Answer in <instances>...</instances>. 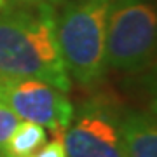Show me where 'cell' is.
Instances as JSON below:
<instances>
[{"label": "cell", "instance_id": "1", "mask_svg": "<svg viewBox=\"0 0 157 157\" xmlns=\"http://www.w3.org/2000/svg\"><path fill=\"white\" fill-rule=\"evenodd\" d=\"M0 11V75L40 78L68 93L72 77L56 40V11L51 4H26Z\"/></svg>", "mask_w": 157, "mask_h": 157}, {"label": "cell", "instance_id": "2", "mask_svg": "<svg viewBox=\"0 0 157 157\" xmlns=\"http://www.w3.org/2000/svg\"><path fill=\"white\" fill-rule=\"evenodd\" d=\"M110 0H68L56 14V40L68 70L78 84L98 82L107 70L105 35Z\"/></svg>", "mask_w": 157, "mask_h": 157}, {"label": "cell", "instance_id": "3", "mask_svg": "<svg viewBox=\"0 0 157 157\" xmlns=\"http://www.w3.org/2000/svg\"><path fill=\"white\" fill-rule=\"evenodd\" d=\"M105 59L107 67L121 72H141L157 61V4L110 0Z\"/></svg>", "mask_w": 157, "mask_h": 157}, {"label": "cell", "instance_id": "4", "mask_svg": "<svg viewBox=\"0 0 157 157\" xmlns=\"http://www.w3.org/2000/svg\"><path fill=\"white\" fill-rule=\"evenodd\" d=\"M0 103L19 121L40 124L52 133H65L75 113L67 93L40 78L0 75Z\"/></svg>", "mask_w": 157, "mask_h": 157}, {"label": "cell", "instance_id": "5", "mask_svg": "<svg viewBox=\"0 0 157 157\" xmlns=\"http://www.w3.org/2000/svg\"><path fill=\"white\" fill-rule=\"evenodd\" d=\"M63 141L68 157H126L121 113L100 100L87 101L73 113Z\"/></svg>", "mask_w": 157, "mask_h": 157}, {"label": "cell", "instance_id": "6", "mask_svg": "<svg viewBox=\"0 0 157 157\" xmlns=\"http://www.w3.org/2000/svg\"><path fill=\"white\" fill-rule=\"evenodd\" d=\"M121 133L126 157H157V121L150 113L124 110Z\"/></svg>", "mask_w": 157, "mask_h": 157}, {"label": "cell", "instance_id": "7", "mask_svg": "<svg viewBox=\"0 0 157 157\" xmlns=\"http://www.w3.org/2000/svg\"><path fill=\"white\" fill-rule=\"evenodd\" d=\"M47 141L44 126L28 121H19L7 141L9 157H30Z\"/></svg>", "mask_w": 157, "mask_h": 157}, {"label": "cell", "instance_id": "8", "mask_svg": "<svg viewBox=\"0 0 157 157\" xmlns=\"http://www.w3.org/2000/svg\"><path fill=\"white\" fill-rule=\"evenodd\" d=\"M143 75L140 77V87L145 94V103L148 113L157 121V61L150 67L141 70Z\"/></svg>", "mask_w": 157, "mask_h": 157}, {"label": "cell", "instance_id": "9", "mask_svg": "<svg viewBox=\"0 0 157 157\" xmlns=\"http://www.w3.org/2000/svg\"><path fill=\"white\" fill-rule=\"evenodd\" d=\"M17 124H19V117L14 115L6 105L0 103V157H9L7 155V141Z\"/></svg>", "mask_w": 157, "mask_h": 157}, {"label": "cell", "instance_id": "10", "mask_svg": "<svg viewBox=\"0 0 157 157\" xmlns=\"http://www.w3.org/2000/svg\"><path fill=\"white\" fill-rule=\"evenodd\" d=\"M63 135L65 133H54L52 140L45 141L44 145L30 157H68L67 147H65V141H63Z\"/></svg>", "mask_w": 157, "mask_h": 157}, {"label": "cell", "instance_id": "11", "mask_svg": "<svg viewBox=\"0 0 157 157\" xmlns=\"http://www.w3.org/2000/svg\"><path fill=\"white\" fill-rule=\"evenodd\" d=\"M16 2H21V4H58L61 0H16Z\"/></svg>", "mask_w": 157, "mask_h": 157}, {"label": "cell", "instance_id": "12", "mask_svg": "<svg viewBox=\"0 0 157 157\" xmlns=\"http://www.w3.org/2000/svg\"><path fill=\"white\" fill-rule=\"evenodd\" d=\"M4 7H7V0H0V11H2Z\"/></svg>", "mask_w": 157, "mask_h": 157}]
</instances>
